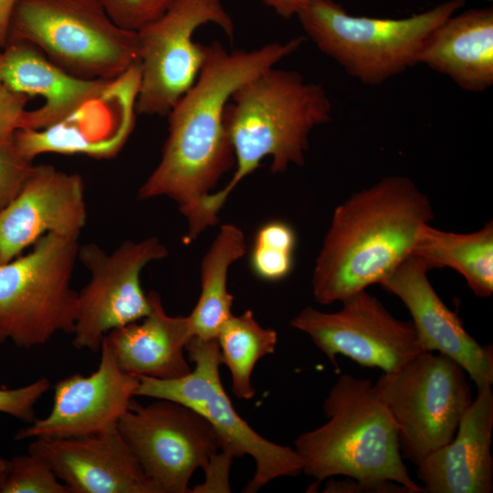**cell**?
<instances>
[{
    "label": "cell",
    "instance_id": "obj_18",
    "mask_svg": "<svg viewBox=\"0 0 493 493\" xmlns=\"http://www.w3.org/2000/svg\"><path fill=\"white\" fill-rule=\"evenodd\" d=\"M493 392L477 388L463 414L454 437L426 456L417 477L430 493H491L493 491Z\"/></svg>",
    "mask_w": 493,
    "mask_h": 493
},
{
    "label": "cell",
    "instance_id": "obj_32",
    "mask_svg": "<svg viewBox=\"0 0 493 493\" xmlns=\"http://www.w3.org/2000/svg\"><path fill=\"white\" fill-rule=\"evenodd\" d=\"M277 14L284 18H290L308 5L312 0H262Z\"/></svg>",
    "mask_w": 493,
    "mask_h": 493
},
{
    "label": "cell",
    "instance_id": "obj_22",
    "mask_svg": "<svg viewBox=\"0 0 493 493\" xmlns=\"http://www.w3.org/2000/svg\"><path fill=\"white\" fill-rule=\"evenodd\" d=\"M412 254L429 269L445 267L456 270L472 292L479 298L493 293V223L469 234L445 232L424 225Z\"/></svg>",
    "mask_w": 493,
    "mask_h": 493
},
{
    "label": "cell",
    "instance_id": "obj_5",
    "mask_svg": "<svg viewBox=\"0 0 493 493\" xmlns=\"http://www.w3.org/2000/svg\"><path fill=\"white\" fill-rule=\"evenodd\" d=\"M466 0H447L405 18L356 16L332 0H312L298 13L317 47L365 85H380L418 64L425 41Z\"/></svg>",
    "mask_w": 493,
    "mask_h": 493
},
{
    "label": "cell",
    "instance_id": "obj_16",
    "mask_svg": "<svg viewBox=\"0 0 493 493\" xmlns=\"http://www.w3.org/2000/svg\"><path fill=\"white\" fill-rule=\"evenodd\" d=\"M86 222L82 177L50 164L35 165L20 194L0 212V264L47 233L79 237Z\"/></svg>",
    "mask_w": 493,
    "mask_h": 493
},
{
    "label": "cell",
    "instance_id": "obj_19",
    "mask_svg": "<svg viewBox=\"0 0 493 493\" xmlns=\"http://www.w3.org/2000/svg\"><path fill=\"white\" fill-rule=\"evenodd\" d=\"M2 53V85L44 100L41 107L26 110L22 129L41 130L65 121L99 97L112 81L75 76L26 42L9 41Z\"/></svg>",
    "mask_w": 493,
    "mask_h": 493
},
{
    "label": "cell",
    "instance_id": "obj_10",
    "mask_svg": "<svg viewBox=\"0 0 493 493\" xmlns=\"http://www.w3.org/2000/svg\"><path fill=\"white\" fill-rule=\"evenodd\" d=\"M207 23L220 26L233 41L235 24L221 0H175L162 16L137 31V113L167 116L194 84L205 61L207 46L194 42L193 35Z\"/></svg>",
    "mask_w": 493,
    "mask_h": 493
},
{
    "label": "cell",
    "instance_id": "obj_21",
    "mask_svg": "<svg viewBox=\"0 0 493 493\" xmlns=\"http://www.w3.org/2000/svg\"><path fill=\"white\" fill-rule=\"evenodd\" d=\"M418 63L480 92L493 84V8H473L442 22L428 36Z\"/></svg>",
    "mask_w": 493,
    "mask_h": 493
},
{
    "label": "cell",
    "instance_id": "obj_28",
    "mask_svg": "<svg viewBox=\"0 0 493 493\" xmlns=\"http://www.w3.org/2000/svg\"><path fill=\"white\" fill-rule=\"evenodd\" d=\"M120 27L137 32L162 16L175 0H97Z\"/></svg>",
    "mask_w": 493,
    "mask_h": 493
},
{
    "label": "cell",
    "instance_id": "obj_33",
    "mask_svg": "<svg viewBox=\"0 0 493 493\" xmlns=\"http://www.w3.org/2000/svg\"><path fill=\"white\" fill-rule=\"evenodd\" d=\"M18 0H0V49L8 40L12 15Z\"/></svg>",
    "mask_w": 493,
    "mask_h": 493
},
{
    "label": "cell",
    "instance_id": "obj_13",
    "mask_svg": "<svg viewBox=\"0 0 493 493\" xmlns=\"http://www.w3.org/2000/svg\"><path fill=\"white\" fill-rule=\"evenodd\" d=\"M341 303L335 312L306 307L290 320L336 366L337 356L343 355L361 366L389 372L425 351L413 323L394 318L366 289Z\"/></svg>",
    "mask_w": 493,
    "mask_h": 493
},
{
    "label": "cell",
    "instance_id": "obj_1",
    "mask_svg": "<svg viewBox=\"0 0 493 493\" xmlns=\"http://www.w3.org/2000/svg\"><path fill=\"white\" fill-rule=\"evenodd\" d=\"M304 40L299 37L248 51L229 52L218 41L207 46L196 81L167 115L161 160L138 192L142 200L166 196L177 204L187 224L185 244L214 226L205 202L235 166L225 123L226 103L242 84L293 54Z\"/></svg>",
    "mask_w": 493,
    "mask_h": 493
},
{
    "label": "cell",
    "instance_id": "obj_2",
    "mask_svg": "<svg viewBox=\"0 0 493 493\" xmlns=\"http://www.w3.org/2000/svg\"><path fill=\"white\" fill-rule=\"evenodd\" d=\"M432 205L405 176L383 178L339 205L316 258L312 292L322 305L380 283L413 252Z\"/></svg>",
    "mask_w": 493,
    "mask_h": 493
},
{
    "label": "cell",
    "instance_id": "obj_17",
    "mask_svg": "<svg viewBox=\"0 0 493 493\" xmlns=\"http://www.w3.org/2000/svg\"><path fill=\"white\" fill-rule=\"evenodd\" d=\"M42 457L70 493H161L118 427L69 438H34Z\"/></svg>",
    "mask_w": 493,
    "mask_h": 493
},
{
    "label": "cell",
    "instance_id": "obj_35",
    "mask_svg": "<svg viewBox=\"0 0 493 493\" xmlns=\"http://www.w3.org/2000/svg\"><path fill=\"white\" fill-rule=\"evenodd\" d=\"M2 68H3V53L2 51H0V86L2 85V81H1Z\"/></svg>",
    "mask_w": 493,
    "mask_h": 493
},
{
    "label": "cell",
    "instance_id": "obj_15",
    "mask_svg": "<svg viewBox=\"0 0 493 493\" xmlns=\"http://www.w3.org/2000/svg\"><path fill=\"white\" fill-rule=\"evenodd\" d=\"M423 259L411 254L379 283L408 309L425 351L444 354L458 363L477 388L493 383L492 345L482 346L465 329L432 287Z\"/></svg>",
    "mask_w": 493,
    "mask_h": 493
},
{
    "label": "cell",
    "instance_id": "obj_29",
    "mask_svg": "<svg viewBox=\"0 0 493 493\" xmlns=\"http://www.w3.org/2000/svg\"><path fill=\"white\" fill-rule=\"evenodd\" d=\"M50 386L49 380L41 377L19 388H0V413L32 423L36 419L35 405Z\"/></svg>",
    "mask_w": 493,
    "mask_h": 493
},
{
    "label": "cell",
    "instance_id": "obj_9",
    "mask_svg": "<svg viewBox=\"0 0 493 493\" xmlns=\"http://www.w3.org/2000/svg\"><path fill=\"white\" fill-rule=\"evenodd\" d=\"M373 387L397 426L402 456L414 466L454 437L472 401L465 370L432 351L383 372Z\"/></svg>",
    "mask_w": 493,
    "mask_h": 493
},
{
    "label": "cell",
    "instance_id": "obj_12",
    "mask_svg": "<svg viewBox=\"0 0 493 493\" xmlns=\"http://www.w3.org/2000/svg\"><path fill=\"white\" fill-rule=\"evenodd\" d=\"M167 256L166 246L156 236L126 240L111 253L95 243L79 246L78 259L90 278L78 293L72 345L100 351L107 333L147 316L151 302L140 275L146 265Z\"/></svg>",
    "mask_w": 493,
    "mask_h": 493
},
{
    "label": "cell",
    "instance_id": "obj_26",
    "mask_svg": "<svg viewBox=\"0 0 493 493\" xmlns=\"http://www.w3.org/2000/svg\"><path fill=\"white\" fill-rule=\"evenodd\" d=\"M0 493H70L50 466L28 452L8 460Z\"/></svg>",
    "mask_w": 493,
    "mask_h": 493
},
{
    "label": "cell",
    "instance_id": "obj_3",
    "mask_svg": "<svg viewBox=\"0 0 493 493\" xmlns=\"http://www.w3.org/2000/svg\"><path fill=\"white\" fill-rule=\"evenodd\" d=\"M331 113L324 87L306 82L295 70L272 67L236 89L225 110L236 169L227 184L205 202L213 224H218L229 194L264 158H271L272 173H284L290 164L303 166L311 131L330 122Z\"/></svg>",
    "mask_w": 493,
    "mask_h": 493
},
{
    "label": "cell",
    "instance_id": "obj_14",
    "mask_svg": "<svg viewBox=\"0 0 493 493\" xmlns=\"http://www.w3.org/2000/svg\"><path fill=\"white\" fill-rule=\"evenodd\" d=\"M100 351L98 369L89 375L74 373L59 380L50 413L18 431L16 439L77 437L117 426L140 381L119 367L104 340Z\"/></svg>",
    "mask_w": 493,
    "mask_h": 493
},
{
    "label": "cell",
    "instance_id": "obj_7",
    "mask_svg": "<svg viewBox=\"0 0 493 493\" xmlns=\"http://www.w3.org/2000/svg\"><path fill=\"white\" fill-rule=\"evenodd\" d=\"M78 239L47 233L29 253L0 264L1 343L28 349L58 332L72 334L78 312V292L71 288Z\"/></svg>",
    "mask_w": 493,
    "mask_h": 493
},
{
    "label": "cell",
    "instance_id": "obj_31",
    "mask_svg": "<svg viewBox=\"0 0 493 493\" xmlns=\"http://www.w3.org/2000/svg\"><path fill=\"white\" fill-rule=\"evenodd\" d=\"M234 457L220 450L208 462L204 469L206 481L195 488L192 492H230L228 485V471Z\"/></svg>",
    "mask_w": 493,
    "mask_h": 493
},
{
    "label": "cell",
    "instance_id": "obj_30",
    "mask_svg": "<svg viewBox=\"0 0 493 493\" xmlns=\"http://www.w3.org/2000/svg\"><path fill=\"white\" fill-rule=\"evenodd\" d=\"M27 96L0 86V137L22 129Z\"/></svg>",
    "mask_w": 493,
    "mask_h": 493
},
{
    "label": "cell",
    "instance_id": "obj_34",
    "mask_svg": "<svg viewBox=\"0 0 493 493\" xmlns=\"http://www.w3.org/2000/svg\"><path fill=\"white\" fill-rule=\"evenodd\" d=\"M8 460L0 458V486L7 469Z\"/></svg>",
    "mask_w": 493,
    "mask_h": 493
},
{
    "label": "cell",
    "instance_id": "obj_23",
    "mask_svg": "<svg viewBox=\"0 0 493 493\" xmlns=\"http://www.w3.org/2000/svg\"><path fill=\"white\" fill-rule=\"evenodd\" d=\"M244 232L234 224L219 232L201 261V292L188 315L194 336L216 339L218 331L233 314V296L227 290V275L233 263L246 254Z\"/></svg>",
    "mask_w": 493,
    "mask_h": 493
},
{
    "label": "cell",
    "instance_id": "obj_8",
    "mask_svg": "<svg viewBox=\"0 0 493 493\" xmlns=\"http://www.w3.org/2000/svg\"><path fill=\"white\" fill-rule=\"evenodd\" d=\"M185 351L194 370L170 380L138 376L136 395L168 399L191 407L212 425L221 439L222 451L233 457L250 456L256 470L246 492H257L278 477L302 472V461L295 448L261 436L235 410L221 383L217 340L194 336Z\"/></svg>",
    "mask_w": 493,
    "mask_h": 493
},
{
    "label": "cell",
    "instance_id": "obj_24",
    "mask_svg": "<svg viewBox=\"0 0 493 493\" xmlns=\"http://www.w3.org/2000/svg\"><path fill=\"white\" fill-rule=\"evenodd\" d=\"M218 341L221 361L231 374L232 391L241 399L255 396L251 375L257 362L275 351L278 333L261 326L250 309L231 315L220 328Z\"/></svg>",
    "mask_w": 493,
    "mask_h": 493
},
{
    "label": "cell",
    "instance_id": "obj_4",
    "mask_svg": "<svg viewBox=\"0 0 493 493\" xmlns=\"http://www.w3.org/2000/svg\"><path fill=\"white\" fill-rule=\"evenodd\" d=\"M327 421L295 440L302 472L316 483L343 476L377 493H425L410 477L397 426L370 379L341 375L323 403Z\"/></svg>",
    "mask_w": 493,
    "mask_h": 493
},
{
    "label": "cell",
    "instance_id": "obj_20",
    "mask_svg": "<svg viewBox=\"0 0 493 493\" xmlns=\"http://www.w3.org/2000/svg\"><path fill=\"white\" fill-rule=\"evenodd\" d=\"M147 294L149 314L110 330L103 340L123 372L162 380L180 378L192 371L184 355L194 337L189 317L168 315L160 295Z\"/></svg>",
    "mask_w": 493,
    "mask_h": 493
},
{
    "label": "cell",
    "instance_id": "obj_27",
    "mask_svg": "<svg viewBox=\"0 0 493 493\" xmlns=\"http://www.w3.org/2000/svg\"><path fill=\"white\" fill-rule=\"evenodd\" d=\"M35 165L18 150L14 134L0 137V212L20 194Z\"/></svg>",
    "mask_w": 493,
    "mask_h": 493
},
{
    "label": "cell",
    "instance_id": "obj_25",
    "mask_svg": "<svg viewBox=\"0 0 493 493\" xmlns=\"http://www.w3.org/2000/svg\"><path fill=\"white\" fill-rule=\"evenodd\" d=\"M296 234L286 222L274 220L257 231L250 252V267L259 278L278 281L288 277L293 267Z\"/></svg>",
    "mask_w": 493,
    "mask_h": 493
},
{
    "label": "cell",
    "instance_id": "obj_6",
    "mask_svg": "<svg viewBox=\"0 0 493 493\" xmlns=\"http://www.w3.org/2000/svg\"><path fill=\"white\" fill-rule=\"evenodd\" d=\"M9 41L85 79L113 80L139 61L137 32L118 26L97 0H18Z\"/></svg>",
    "mask_w": 493,
    "mask_h": 493
},
{
    "label": "cell",
    "instance_id": "obj_11",
    "mask_svg": "<svg viewBox=\"0 0 493 493\" xmlns=\"http://www.w3.org/2000/svg\"><path fill=\"white\" fill-rule=\"evenodd\" d=\"M117 427L161 493H188L195 470L222 449L212 425L191 407L168 399H133Z\"/></svg>",
    "mask_w": 493,
    "mask_h": 493
}]
</instances>
